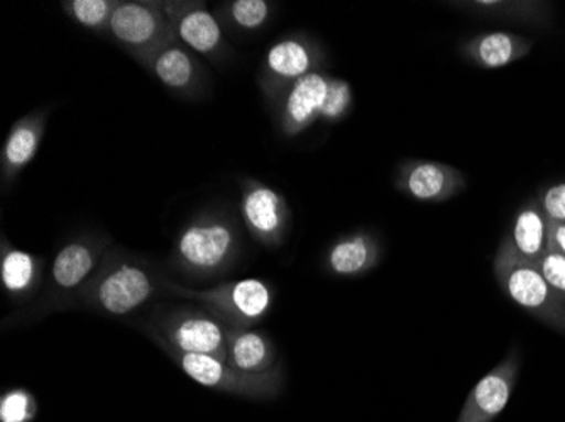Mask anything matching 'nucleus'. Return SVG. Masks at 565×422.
Here are the masks:
<instances>
[{
    "label": "nucleus",
    "instance_id": "obj_6",
    "mask_svg": "<svg viewBox=\"0 0 565 422\" xmlns=\"http://www.w3.org/2000/svg\"><path fill=\"white\" fill-rule=\"evenodd\" d=\"M228 326L196 307H174L154 313L146 333L152 342L167 343L185 354L212 355L227 361Z\"/></svg>",
    "mask_w": 565,
    "mask_h": 422
},
{
    "label": "nucleus",
    "instance_id": "obj_21",
    "mask_svg": "<svg viewBox=\"0 0 565 422\" xmlns=\"http://www.w3.org/2000/svg\"><path fill=\"white\" fill-rule=\"evenodd\" d=\"M457 11L478 18L503 19L522 24L545 25L551 22L552 4L532 0H472V2H447Z\"/></svg>",
    "mask_w": 565,
    "mask_h": 422
},
{
    "label": "nucleus",
    "instance_id": "obj_18",
    "mask_svg": "<svg viewBox=\"0 0 565 422\" xmlns=\"http://www.w3.org/2000/svg\"><path fill=\"white\" fill-rule=\"evenodd\" d=\"M511 252L530 263L539 260L551 249V225L535 199L520 206L513 221V230L503 240Z\"/></svg>",
    "mask_w": 565,
    "mask_h": 422
},
{
    "label": "nucleus",
    "instance_id": "obj_11",
    "mask_svg": "<svg viewBox=\"0 0 565 422\" xmlns=\"http://www.w3.org/2000/svg\"><path fill=\"white\" fill-rule=\"evenodd\" d=\"M395 186L417 202L443 203L466 188V176L457 167L439 161L408 160L396 170Z\"/></svg>",
    "mask_w": 565,
    "mask_h": 422
},
{
    "label": "nucleus",
    "instance_id": "obj_20",
    "mask_svg": "<svg viewBox=\"0 0 565 422\" xmlns=\"http://www.w3.org/2000/svg\"><path fill=\"white\" fill-rule=\"evenodd\" d=\"M43 275V260L33 253L2 242L0 257V281L9 297L14 301H25L36 293Z\"/></svg>",
    "mask_w": 565,
    "mask_h": 422
},
{
    "label": "nucleus",
    "instance_id": "obj_2",
    "mask_svg": "<svg viewBox=\"0 0 565 422\" xmlns=\"http://www.w3.org/2000/svg\"><path fill=\"white\" fill-rule=\"evenodd\" d=\"M241 256V235L233 218L202 215L174 240L170 263L193 279H212L234 268Z\"/></svg>",
    "mask_w": 565,
    "mask_h": 422
},
{
    "label": "nucleus",
    "instance_id": "obj_26",
    "mask_svg": "<svg viewBox=\"0 0 565 422\" xmlns=\"http://www.w3.org/2000/svg\"><path fill=\"white\" fill-rule=\"evenodd\" d=\"M352 107V88L348 82L339 78H330L329 88H327L326 101H323L320 119L327 122H338L348 116Z\"/></svg>",
    "mask_w": 565,
    "mask_h": 422
},
{
    "label": "nucleus",
    "instance_id": "obj_9",
    "mask_svg": "<svg viewBox=\"0 0 565 422\" xmlns=\"http://www.w3.org/2000/svg\"><path fill=\"white\" fill-rule=\"evenodd\" d=\"M323 62L319 44L305 34L279 40L269 47L262 69V85L271 100L281 98L285 91L303 76L317 72Z\"/></svg>",
    "mask_w": 565,
    "mask_h": 422
},
{
    "label": "nucleus",
    "instance_id": "obj_23",
    "mask_svg": "<svg viewBox=\"0 0 565 422\" xmlns=\"http://www.w3.org/2000/svg\"><path fill=\"white\" fill-rule=\"evenodd\" d=\"M117 4L114 0H70L62 8L76 24L92 31H107Z\"/></svg>",
    "mask_w": 565,
    "mask_h": 422
},
{
    "label": "nucleus",
    "instance_id": "obj_29",
    "mask_svg": "<svg viewBox=\"0 0 565 422\" xmlns=\"http://www.w3.org/2000/svg\"><path fill=\"white\" fill-rule=\"evenodd\" d=\"M551 247L565 256V224L551 225Z\"/></svg>",
    "mask_w": 565,
    "mask_h": 422
},
{
    "label": "nucleus",
    "instance_id": "obj_12",
    "mask_svg": "<svg viewBox=\"0 0 565 422\" xmlns=\"http://www.w3.org/2000/svg\"><path fill=\"white\" fill-rule=\"evenodd\" d=\"M519 372L520 355L513 350L472 387L456 422H493L510 402Z\"/></svg>",
    "mask_w": 565,
    "mask_h": 422
},
{
    "label": "nucleus",
    "instance_id": "obj_7",
    "mask_svg": "<svg viewBox=\"0 0 565 422\" xmlns=\"http://www.w3.org/2000/svg\"><path fill=\"white\" fill-rule=\"evenodd\" d=\"M109 250L107 244L97 237H78L62 246L51 263L50 284L41 301L40 314L81 303L84 289Z\"/></svg>",
    "mask_w": 565,
    "mask_h": 422
},
{
    "label": "nucleus",
    "instance_id": "obj_14",
    "mask_svg": "<svg viewBox=\"0 0 565 422\" xmlns=\"http://www.w3.org/2000/svg\"><path fill=\"white\" fill-rule=\"evenodd\" d=\"M164 14L180 43L203 56L224 50V34L217 19L200 2H163Z\"/></svg>",
    "mask_w": 565,
    "mask_h": 422
},
{
    "label": "nucleus",
    "instance_id": "obj_22",
    "mask_svg": "<svg viewBox=\"0 0 565 422\" xmlns=\"http://www.w3.org/2000/svg\"><path fill=\"white\" fill-rule=\"evenodd\" d=\"M44 126V116L38 113L24 117L12 126L2 149V171L6 180H14L34 160L43 139Z\"/></svg>",
    "mask_w": 565,
    "mask_h": 422
},
{
    "label": "nucleus",
    "instance_id": "obj_5",
    "mask_svg": "<svg viewBox=\"0 0 565 422\" xmlns=\"http://www.w3.org/2000/svg\"><path fill=\"white\" fill-rule=\"evenodd\" d=\"M494 275L503 293L533 318L565 335V303L545 281L535 263L526 262L501 242L494 256Z\"/></svg>",
    "mask_w": 565,
    "mask_h": 422
},
{
    "label": "nucleus",
    "instance_id": "obj_28",
    "mask_svg": "<svg viewBox=\"0 0 565 422\" xmlns=\"http://www.w3.org/2000/svg\"><path fill=\"white\" fill-rule=\"evenodd\" d=\"M548 224H565V181L551 184L536 196Z\"/></svg>",
    "mask_w": 565,
    "mask_h": 422
},
{
    "label": "nucleus",
    "instance_id": "obj_15",
    "mask_svg": "<svg viewBox=\"0 0 565 422\" xmlns=\"http://www.w3.org/2000/svg\"><path fill=\"white\" fill-rule=\"evenodd\" d=\"M383 256L380 239L371 231L342 235L327 249L323 269L335 278H359L377 268Z\"/></svg>",
    "mask_w": 565,
    "mask_h": 422
},
{
    "label": "nucleus",
    "instance_id": "obj_24",
    "mask_svg": "<svg viewBox=\"0 0 565 422\" xmlns=\"http://www.w3.org/2000/svg\"><path fill=\"white\" fill-rule=\"evenodd\" d=\"M38 414L40 402L25 387H12L0 396V422H34Z\"/></svg>",
    "mask_w": 565,
    "mask_h": 422
},
{
    "label": "nucleus",
    "instance_id": "obj_19",
    "mask_svg": "<svg viewBox=\"0 0 565 422\" xmlns=\"http://www.w3.org/2000/svg\"><path fill=\"white\" fill-rule=\"evenodd\" d=\"M227 361L247 374H268L281 365L273 339L254 328L228 329Z\"/></svg>",
    "mask_w": 565,
    "mask_h": 422
},
{
    "label": "nucleus",
    "instance_id": "obj_10",
    "mask_svg": "<svg viewBox=\"0 0 565 422\" xmlns=\"http://www.w3.org/2000/svg\"><path fill=\"white\" fill-rule=\"evenodd\" d=\"M241 217L253 239L268 249L281 246L290 227V208L287 199L262 181L244 184Z\"/></svg>",
    "mask_w": 565,
    "mask_h": 422
},
{
    "label": "nucleus",
    "instance_id": "obj_4",
    "mask_svg": "<svg viewBox=\"0 0 565 422\" xmlns=\"http://www.w3.org/2000/svg\"><path fill=\"white\" fill-rule=\"evenodd\" d=\"M157 345L182 368L185 376L207 389L233 393L250 401H271L278 398L285 386L281 365L268 374H247L212 355L185 354L161 342H157Z\"/></svg>",
    "mask_w": 565,
    "mask_h": 422
},
{
    "label": "nucleus",
    "instance_id": "obj_3",
    "mask_svg": "<svg viewBox=\"0 0 565 422\" xmlns=\"http://www.w3.org/2000/svg\"><path fill=\"white\" fill-rule=\"evenodd\" d=\"M168 293L199 303L228 328H254L275 303V288L263 279L222 282L209 289H192L164 279Z\"/></svg>",
    "mask_w": 565,
    "mask_h": 422
},
{
    "label": "nucleus",
    "instance_id": "obj_1",
    "mask_svg": "<svg viewBox=\"0 0 565 422\" xmlns=\"http://www.w3.org/2000/svg\"><path fill=\"white\" fill-rule=\"evenodd\" d=\"M151 263L110 249L81 296L82 306L102 316L124 318L136 313L164 289Z\"/></svg>",
    "mask_w": 565,
    "mask_h": 422
},
{
    "label": "nucleus",
    "instance_id": "obj_27",
    "mask_svg": "<svg viewBox=\"0 0 565 422\" xmlns=\"http://www.w3.org/2000/svg\"><path fill=\"white\" fill-rule=\"evenodd\" d=\"M536 268L565 303V256L551 247L547 253L539 260Z\"/></svg>",
    "mask_w": 565,
    "mask_h": 422
},
{
    "label": "nucleus",
    "instance_id": "obj_25",
    "mask_svg": "<svg viewBox=\"0 0 565 422\" xmlns=\"http://www.w3.org/2000/svg\"><path fill=\"white\" fill-rule=\"evenodd\" d=\"M273 6L265 0H234L228 2V18L244 31H258L269 21Z\"/></svg>",
    "mask_w": 565,
    "mask_h": 422
},
{
    "label": "nucleus",
    "instance_id": "obj_17",
    "mask_svg": "<svg viewBox=\"0 0 565 422\" xmlns=\"http://www.w3.org/2000/svg\"><path fill=\"white\" fill-rule=\"evenodd\" d=\"M142 63L154 73L164 87L177 94H190L200 85L202 66L178 37L161 44L148 58L142 59Z\"/></svg>",
    "mask_w": 565,
    "mask_h": 422
},
{
    "label": "nucleus",
    "instance_id": "obj_8",
    "mask_svg": "<svg viewBox=\"0 0 565 422\" xmlns=\"http://www.w3.org/2000/svg\"><path fill=\"white\" fill-rule=\"evenodd\" d=\"M107 33L139 62L148 58L161 44L177 40L164 14L163 2H119Z\"/></svg>",
    "mask_w": 565,
    "mask_h": 422
},
{
    "label": "nucleus",
    "instance_id": "obj_13",
    "mask_svg": "<svg viewBox=\"0 0 565 422\" xmlns=\"http://www.w3.org/2000/svg\"><path fill=\"white\" fill-rule=\"evenodd\" d=\"M330 76L313 72L291 85L279 98L278 127L287 138H295L320 119Z\"/></svg>",
    "mask_w": 565,
    "mask_h": 422
},
{
    "label": "nucleus",
    "instance_id": "obj_16",
    "mask_svg": "<svg viewBox=\"0 0 565 422\" xmlns=\"http://www.w3.org/2000/svg\"><path fill=\"white\" fill-rule=\"evenodd\" d=\"M533 41L508 31H488L460 44V55L479 68L498 69L530 55Z\"/></svg>",
    "mask_w": 565,
    "mask_h": 422
}]
</instances>
